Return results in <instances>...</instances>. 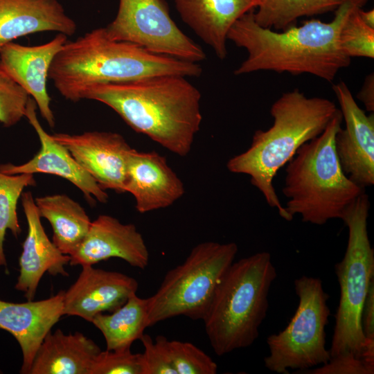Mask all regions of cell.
I'll return each mask as SVG.
<instances>
[{
    "instance_id": "cell-1",
    "label": "cell",
    "mask_w": 374,
    "mask_h": 374,
    "mask_svg": "<svg viewBox=\"0 0 374 374\" xmlns=\"http://www.w3.org/2000/svg\"><path fill=\"white\" fill-rule=\"evenodd\" d=\"M367 0H344L335 10L333 19H312L283 32L258 25L253 10L239 18L230 28L227 39L244 48L247 58L235 75L258 71L308 73L332 82L338 71L350 65V58L340 49L339 34L350 13Z\"/></svg>"
},
{
    "instance_id": "cell-2",
    "label": "cell",
    "mask_w": 374,
    "mask_h": 374,
    "mask_svg": "<svg viewBox=\"0 0 374 374\" xmlns=\"http://www.w3.org/2000/svg\"><path fill=\"white\" fill-rule=\"evenodd\" d=\"M82 99L107 105L136 132L179 157L190 152L202 121L201 93L181 75L96 84Z\"/></svg>"
},
{
    "instance_id": "cell-3",
    "label": "cell",
    "mask_w": 374,
    "mask_h": 374,
    "mask_svg": "<svg viewBox=\"0 0 374 374\" xmlns=\"http://www.w3.org/2000/svg\"><path fill=\"white\" fill-rule=\"evenodd\" d=\"M202 72L197 63L113 39L104 27L67 40L51 63L48 79L65 99L75 103L82 100L87 88L96 84L163 75L198 77Z\"/></svg>"
},
{
    "instance_id": "cell-4",
    "label": "cell",
    "mask_w": 374,
    "mask_h": 374,
    "mask_svg": "<svg viewBox=\"0 0 374 374\" xmlns=\"http://www.w3.org/2000/svg\"><path fill=\"white\" fill-rule=\"evenodd\" d=\"M337 111L332 101L307 97L297 89L283 93L270 109L272 126L256 131L249 148L228 161V170L249 175L267 204L291 221L276 193L274 178L301 145L323 132Z\"/></svg>"
},
{
    "instance_id": "cell-5",
    "label": "cell",
    "mask_w": 374,
    "mask_h": 374,
    "mask_svg": "<svg viewBox=\"0 0 374 374\" xmlns=\"http://www.w3.org/2000/svg\"><path fill=\"white\" fill-rule=\"evenodd\" d=\"M276 277L271 256L267 251L233 261L227 269L202 319L217 356L247 348L258 339Z\"/></svg>"
},
{
    "instance_id": "cell-6",
    "label": "cell",
    "mask_w": 374,
    "mask_h": 374,
    "mask_svg": "<svg viewBox=\"0 0 374 374\" xmlns=\"http://www.w3.org/2000/svg\"><path fill=\"white\" fill-rule=\"evenodd\" d=\"M342 121L338 109L323 132L301 145L287 163L283 193L291 220L300 215L303 222L321 226L341 219L364 192L344 173L336 153L335 139Z\"/></svg>"
},
{
    "instance_id": "cell-7",
    "label": "cell",
    "mask_w": 374,
    "mask_h": 374,
    "mask_svg": "<svg viewBox=\"0 0 374 374\" xmlns=\"http://www.w3.org/2000/svg\"><path fill=\"white\" fill-rule=\"evenodd\" d=\"M370 203L364 192L344 211L341 220L348 229L346 249L335 265L340 298L329 352L331 357L350 353L361 359L366 339L362 312L374 278V250L367 229Z\"/></svg>"
},
{
    "instance_id": "cell-8",
    "label": "cell",
    "mask_w": 374,
    "mask_h": 374,
    "mask_svg": "<svg viewBox=\"0 0 374 374\" xmlns=\"http://www.w3.org/2000/svg\"><path fill=\"white\" fill-rule=\"evenodd\" d=\"M238 251L235 242H203L168 271L148 299V328L179 316L202 320L215 288Z\"/></svg>"
},
{
    "instance_id": "cell-9",
    "label": "cell",
    "mask_w": 374,
    "mask_h": 374,
    "mask_svg": "<svg viewBox=\"0 0 374 374\" xmlns=\"http://www.w3.org/2000/svg\"><path fill=\"white\" fill-rule=\"evenodd\" d=\"M299 303L284 330L267 338L266 368L287 374L290 369L305 371L330 359L326 344V326L330 310L329 295L319 278L302 276L294 281Z\"/></svg>"
},
{
    "instance_id": "cell-10",
    "label": "cell",
    "mask_w": 374,
    "mask_h": 374,
    "mask_svg": "<svg viewBox=\"0 0 374 374\" xmlns=\"http://www.w3.org/2000/svg\"><path fill=\"white\" fill-rule=\"evenodd\" d=\"M105 28L112 39L154 53L195 63L206 58L201 46L172 19L163 0H119L115 19Z\"/></svg>"
},
{
    "instance_id": "cell-11",
    "label": "cell",
    "mask_w": 374,
    "mask_h": 374,
    "mask_svg": "<svg viewBox=\"0 0 374 374\" xmlns=\"http://www.w3.org/2000/svg\"><path fill=\"white\" fill-rule=\"evenodd\" d=\"M345 128L338 131L335 148L344 173L364 188L374 184V116L366 115L344 82L333 84Z\"/></svg>"
},
{
    "instance_id": "cell-12",
    "label": "cell",
    "mask_w": 374,
    "mask_h": 374,
    "mask_svg": "<svg viewBox=\"0 0 374 374\" xmlns=\"http://www.w3.org/2000/svg\"><path fill=\"white\" fill-rule=\"evenodd\" d=\"M51 136L69 151L103 189L125 193L127 163L132 148L121 134L91 131Z\"/></svg>"
},
{
    "instance_id": "cell-13",
    "label": "cell",
    "mask_w": 374,
    "mask_h": 374,
    "mask_svg": "<svg viewBox=\"0 0 374 374\" xmlns=\"http://www.w3.org/2000/svg\"><path fill=\"white\" fill-rule=\"evenodd\" d=\"M37 107L35 100L30 98L25 117L38 136L41 145L39 152L23 164H1L0 171L8 175L46 173L56 175L71 182L91 204L96 200L107 203L109 196L105 190L76 161L69 151L42 127L36 114Z\"/></svg>"
},
{
    "instance_id": "cell-14",
    "label": "cell",
    "mask_w": 374,
    "mask_h": 374,
    "mask_svg": "<svg viewBox=\"0 0 374 374\" xmlns=\"http://www.w3.org/2000/svg\"><path fill=\"white\" fill-rule=\"evenodd\" d=\"M67 37L58 33L42 44L24 46L10 42L0 48L1 68L32 97L50 127H55V118L47 91L48 72L55 56L67 42Z\"/></svg>"
},
{
    "instance_id": "cell-15",
    "label": "cell",
    "mask_w": 374,
    "mask_h": 374,
    "mask_svg": "<svg viewBox=\"0 0 374 374\" xmlns=\"http://www.w3.org/2000/svg\"><path fill=\"white\" fill-rule=\"evenodd\" d=\"M138 287V281L123 273L82 266L78 278L64 293L63 314L91 322L98 314L117 310Z\"/></svg>"
},
{
    "instance_id": "cell-16",
    "label": "cell",
    "mask_w": 374,
    "mask_h": 374,
    "mask_svg": "<svg viewBox=\"0 0 374 374\" xmlns=\"http://www.w3.org/2000/svg\"><path fill=\"white\" fill-rule=\"evenodd\" d=\"M69 264L93 265L111 258H118L132 267L144 269L150 260L148 247L133 224H123L109 215H100L91 222L89 230Z\"/></svg>"
},
{
    "instance_id": "cell-17",
    "label": "cell",
    "mask_w": 374,
    "mask_h": 374,
    "mask_svg": "<svg viewBox=\"0 0 374 374\" xmlns=\"http://www.w3.org/2000/svg\"><path fill=\"white\" fill-rule=\"evenodd\" d=\"M125 192L134 197L136 211L145 213L172 205L184 195L185 188L166 157L154 151L132 148L127 163Z\"/></svg>"
},
{
    "instance_id": "cell-18",
    "label": "cell",
    "mask_w": 374,
    "mask_h": 374,
    "mask_svg": "<svg viewBox=\"0 0 374 374\" xmlns=\"http://www.w3.org/2000/svg\"><path fill=\"white\" fill-rule=\"evenodd\" d=\"M21 197L28 232L19 259V274L15 288L22 292L26 300L32 301L45 273L69 275L64 267L71 256L62 253L47 236L32 193L24 192Z\"/></svg>"
},
{
    "instance_id": "cell-19",
    "label": "cell",
    "mask_w": 374,
    "mask_h": 374,
    "mask_svg": "<svg viewBox=\"0 0 374 374\" xmlns=\"http://www.w3.org/2000/svg\"><path fill=\"white\" fill-rule=\"evenodd\" d=\"M64 291L43 300L12 303L0 299V329L10 332L20 346V373L28 374L46 335L63 314Z\"/></svg>"
},
{
    "instance_id": "cell-20",
    "label": "cell",
    "mask_w": 374,
    "mask_h": 374,
    "mask_svg": "<svg viewBox=\"0 0 374 374\" xmlns=\"http://www.w3.org/2000/svg\"><path fill=\"white\" fill-rule=\"evenodd\" d=\"M77 24L57 0H0V48L30 34L55 31L71 36Z\"/></svg>"
},
{
    "instance_id": "cell-21",
    "label": "cell",
    "mask_w": 374,
    "mask_h": 374,
    "mask_svg": "<svg viewBox=\"0 0 374 374\" xmlns=\"http://www.w3.org/2000/svg\"><path fill=\"white\" fill-rule=\"evenodd\" d=\"M175 3L182 20L220 60L227 55L231 26L256 7V0H175Z\"/></svg>"
},
{
    "instance_id": "cell-22",
    "label": "cell",
    "mask_w": 374,
    "mask_h": 374,
    "mask_svg": "<svg viewBox=\"0 0 374 374\" xmlns=\"http://www.w3.org/2000/svg\"><path fill=\"white\" fill-rule=\"evenodd\" d=\"M100 347L80 332L51 330L39 346L28 374H89Z\"/></svg>"
},
{
    "instance_id": "cell-23",
    "label": "cell",
    "mask_w": 374,
    "mask_h": 374,
    "mask_svg": "<svg viewBox=\"0 0 374 374\" xmlns=\"http://www.w3.org/2000/svg\"><path fill=\"white\" fill-rule=\"evenodd\" d=\"M41 217L53 229V242L64 254L71 256L87 235L91 221L84 208L64 194L35 199Z\"/></svg>"
},
{
    "instance_id": "cell-24",
    "label": "cell",
    "mask_w": 374,
    "mask_h": 374,
    "mask_svg": "<svg viewBox=\"0 0 374 374\" xmlns=\"http://www.w3.org/2000/svg\"><path fill=\"white\" fill-rule=\"evenodd\" d=\"M91 323L103 334L106 350L130 349L148 328V299L134 294L117 310L98 314Z\"/></svg>"
},
{
    "instance_id": "cell-25",
    "label": "cell",
    "mask_w": 374,
    "mask_h": 374,
    "mask_svg": "<svg viewBox=\"0 0 374 374\" xmlns=\"http://www.w3.org/2000/svg\"><path fill=\"white\" fill-rule=\"evenodd\" d=\"M344 0H256L255 21L262 27L285 30L299 17L336 10Z\"/></svg>"
},
{
    "instance_id": "cell-26",
    "label": "cell",
    "mask_w": 374,
    "mask_h": 374,
    "mask_svg": "<svg viewBox=\"0 0 374 374\" xmlns=\"http://www.w3.org/2000/svg\"><path fill=\"white\" fill-rule=\"evenodd\" d=\"M33 174H5L0 171V267H6L4 240L7 230L17 237L21 228L17 213L18 200L25 188L34 186Z\"/></svg>"
},
{
    "instance_id": "cell-27",
    "label": "cell",
    "mask_w": 374,
    "mask_h": 374,
    "mask_svg": "<svg viewBox=\"0 0 374 374\" xmlns=\"http://www.w3.org/2000/svg\"><path fill=\"white\" fill-rule=\"evenodd\" d=\"M157 340L163 347L177 374H216L217 364L205 352L192 343L168 340L159 335Z\"/></svg>"
},
{
    "instance_id": "cell-28",
    "label": "cell",
    "mask_w": 374,
    "mask_h": 374,
    "mask_svg": "<svg viewBox=\"0 0 374 374\" xmlns=\"http://www.w3.org/2000/svg\"><path fill=\"white\" fill-rule=\"evenodd\" d=\"M357 8L353 10L343 24L339 34V44L347 57H374V28L360 19Z\"/></svg>"
},
{
    "instance_id": "cell-29",
    "label": "cell",
    "mask_w": 374,
    "mask_h": 374,
    "mask_svg": "<svg viewBox=\"0 0 374 374\" xmlns=\"http://www.w3.org/2000/svg\"><path fill=\"white\" fill-rule=\"evenodd\" d=\"M28 93L16 83L0 65V123L12 127L25 117Z\"/></svg>"
},
{
    "instance_id": "cell-30",
    "label": "cell",
    "mask_w": 374,
    "mask_h": 374,
    "mask_svg": "<svg viewBox=\"0 0 374 374\" xmlns=\"http://www.w3.org/2000/svg\"><path fill=\"white\" fill-rule=\"evenodd\" d=\"M89 374H142L141 353H133L131 349L100 350Z\"/></svg>"
},
{
    "instance_id": "cell-31",
    "label": "cell",
    "mask_w": 374,
    "mask_h": 374,
    "mask_svg": "<svg viewBox=\"0 0 374 374\" xmlns=\"http://www.w3.org/2000/svg\"><path fill=\"white\" fill-rule=\"evenodd\" d=\"M140 341L144 348L142 355V374H177L161 345L147 334Z\"/></svg>"
},
{
    "instance_id": "cell-32",
    "label": "cell",
    "mask_w": 374,
    "mask_h": 374,
    "mask_svg": "<svg viewBox=\"0 0 374 374\" xmlns=\"http://www.w3.org/2000/svg\"><path fill=\"white\" fill-rule=\"evenodd\" d=\"M310 374H373L363 361L350 353L331 357L325 364L304 371Z\"/></svg>"
},
{
    "instance_id": "cell-33",
    "label": "cell",
    "mask_w": 374,
    "mask_h": 374,
    "mask_svg": "<svg viewBox=\"0 0 374 374\" xmlns=\"http://www.w3.org/2000/svg\"><path fill=\"white\" fill-rule=\"evenodd\" d=\"M362 328L366 339H374V278L371 280L362 312Z\"/></svg>"
},
{
    "instance_id": "cell-34",
    "label": "cell",
    "mask_w": 374,
    "mask_h": 374,
    "mask_svg": "<svg viewBox=\"0 0 374 374\" xmlns=\"http://www.w3.org/2000/svg\"><path fill=\"white\" fill-rule=\"evenodd\" d=\"M357 98L364 105L367 111L373 113L374 111V75H368L357 94Z\"/></svg>"
},
{
    "instance_id": "cell-35",
    "label": "cell",
    "mask_w": 374,
    "mask_h": 374,
    "mask_svg": "<svg viewBox=\"0 0 374 374\" xmlns=\"http://www.w3.org/2000/svg\"><path fill=\"white\" fill-rule=\"evenodd\" d=\"M358 14L362 21L368 26L371 28H374V10L371 9L367 11H364L359 8L358 10Z\"/></svg>"
}]
</instances>
